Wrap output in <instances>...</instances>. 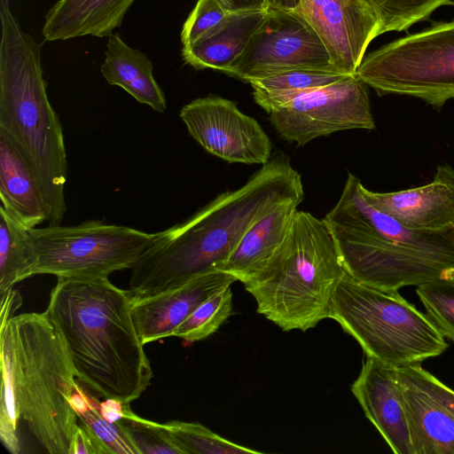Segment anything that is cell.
Wrapping results in <instances>:
<instances>
[{"mask_svg": "<svg viewBox=\"0 0 454 454\" xmlns=\"http://www.w3.org/2000/svg\"><path fill=\"white\" fill-rule=\"evenodd\" d=\"M366 200L407 228L427 231L454 230V168L437 167L425 185L393 192H375L363 187Z\"/></svg>", "mask_w": 454, "mask_h": 454, "instance_id": "9a60e30c", "label": "cell"}, {"mask_svg": "<svg viewBox=\"0 0 454 454\" xmlns=\"http://www.w3.org/2000/svg\"><path fill=\"white\" fill-rule=\"evenodd\" d=\"M376 15L380 34L403 31L450 0H364Z\"/></svg>", "mask_w": 454, "mask_h": 454, "instance_id": "4316f807", "label": "cell"}, {"mask_svg": "<svg viewBox=\"0 0 454 454\" xmlns=\"http://www.w3.org/2000/svg\"><path fill=\"white\" fill-rule=\"evenodd\" d=\"M231 12L265 11L268 0H221Z\"/></svg>", "mask_w": 454, "mask_h": 454, "instance_id": "e575fe53", "label": "cell"}, {"mask_svg": "<svg viewBox=\"0 0 454 454\" xmlns=\"http://www.w3.org/2000/svg\"><path fill=\"white\" fill-rule=\"evenodd\" d=\"M0 356L10 370L20 419L50 454H69L78 386L67 344L46 312L1 321Z\"/></svg>", "mask_w": 454, "mask_h": 454, "instance_id": "5b68a950", "label": "cell"}, {"mask_svg": "<svg viewBox=\"0 0 454 454\" xmlns=\"http://www.w3.org/2000/svg\"><path fill=\"white\" fill-rule=\"evenodd\" d=\"M0 130L31 168L45 202L47 222L67 212V159L61 122L43 76L41 44L26 33L8 0H0Z\"/></svg>", "mask_w": 454, "mask_h": 454, "instance_id": "277c9868", "label": "cell"}, {"mask_svg": "<svg viewBox=\"0 0 454 454\" xmlns=\"http://www.w3.org/2000/svg\"><path fill=\"white\" fill-rule=\"evenodd\" d=\"M356 75L380 96H408L441 109L454 98V20L382 45L364 57Z\"/></svg>", "mask_w": 454, "mask_h": 454, "instance_id": "9c48e42d", "label": "cell"}, {"mask_svg": "<svg viewBox=\"0 0 454 454\" xmlns=\"http://www.w3.org/2000/svg\"><path fill=\"white\" fill-rule=\"evenodd\" d=\"M363 187L348 173L339 200L323 219L351 277L387 292L454 278V230L407 228L373 207Z\"/></svg>", "mask_w": 454, "mask_h": 454, "instance_id": "3957f363", "label": "cell"}, {"mask_svg": "<svg viewBox=\"0 0 454 454\" xmlns=\"http://www.w3.org/2000/svg\"><path fill=\"white\" fill-rule=\"evenodd\" d=\"M265 13L266 10L230 12L208 35L182 49L184 60L196 69L225 73L242 53Z\"/></svg>", "mask_w": 454, "mask_h": 454, "instance_id": "44dd1931", "label": "cell"}, {"mask_svg": "<svg viewBox=\"0 0 454 454\" xmlns=\"http://www.w3.org/2000/svg\"><path fill=\"white\" fill-rule=\"evenodd\" d=\"M296 69L339 72L317 32L299 12L267 9L244 51L224 74L249 83Z\"/></svg>", "mask_w": 454, "mask_h": 454, "instance_id": "30bf717a", "label": "cell"}, {"mask_svg": "<svg viewBox=\"0 0 454 454\" xmlns=\"http://www.w3.org/2000/svg\"><path fill=\"white\" fill-rule=\"evenodd\" d=\"M135 0H59L43 27L47 41L92 35L110 36Z\"/></svg>", "mask_w": 454, "mask_h": 454, "instance_id": "ac0fdd59", "label": "cell"}, {"mask_svg": "<svg viewBox=\"0 0 454 454\" xmlns=\"http://www.w3.org/2000/svg\"><path fill=\"white\" fill-rule=\"evenodd\" d=\"M454 1V0H453Z\"/></svg>", "mask_w": 454, "mask_h": 454, "instance_id": "8d00e7d4", "label": "cell"}, {"mask_svg": "<svg viewBox=\"0 0 454 454\" xmlns=\"http://www.w3.org/2000/svg\"><path fill=\"white\" fill-rule=\"evenodd\" d=\"M329 317L359 343L367 357L394 368L421 364L449 347L428 316L398 291L372 287L346 270L334 289Z\"/></svg>", "mask_w": 454, "mask_h": 454, "instance_id": "52a82bcc", "label": "cell"}, {"mask_svg": "<svg viewBox=\"0 0 454 454\" xmlns=\"http://www.w3.org/2000/svg\"><path fill=\"white\" fill-rule=\"evenodd\" d=\"M337 71L296 69L250 82L258 106L270 114L300 94L335 82L345 76Z\"/></svg>", "mask_w": 454, "mask_h": 454, "instance_id": "603a6c76", "label": "cell"}, {"mask_svg": "<svg viewBox=\"0 0 454 454\" xmlns=\"http://www.w3.org/2000/svg\"><path fill=\"white\" fill-rule=\"evenodd\" d=\"M416 294L442 334L454 341V278L418 286Z\"/></svg>", "mask_w": 454, "mask_h": 454, "instance_id": "f1b7e54d", "label": "cell"}, {"mask_svg": "<svg viewBox=\"0 0 454 454\" xmlns=\"http://www.w3.org/2000/svg\"><path fill=\"white\" fill-rule=\"evenodd\" d=\"M301 201L279 206L255 223L243 236L218 270L243 284L254 278L285 242Z\"/></svg>", "mask_w": 454, "mask_h": 454, "instance_id": "e0dca14e", "label": "cell"}, {"mask_svg": "<svg viewBox=\"0 0 454 454\" xmlns=\"http://www.w3.org/2000/svg\"><path fill=\"white\" fill-rule=\"evenodd\" d=\"M179 116L198 144L225 161L263 165L272 156V143L262 127L231 100L199 98L184 105Z\"/></svg>", "mask_w": 454, "mask_h": 454, "instance_id": "7c38bea8", "label": "cell"}, {"mask_svg": "<svg viewBox=\"0 0 454 454\" xmlns=\"http://www.w3.org/2000/svg\"><path fill=\"white\" fill-rule=\"evenodd\" d=\"M28 234L32 263L27 278L51 274L76 279L108 278L132 269L153 238V233L99 220L29 228Z\"/></svg>", "mask_w": 454, "mask_h": 454, "instance_id": "ba28073f", "label": "cell"}, {"mask_svg": "<svg viewBox=\"0 0 454 454\" xmlns=\"http://www.w3.org/2000/svg\"><path fill=\"white\" fill-rule=\"evenodd\" d=\"M269 114L281 138L301 146L334 132L375 128L367 85L356 74L303 92Z\"/></svg>", "mask_w": 454, "mask_h": 454, "instance_id": "8fae6325", "label": "cell"}, {"mask_svg": "<svg viewBox=\"0 0 454 454\" xmlns=\"http://www.w3.org/2000/svg\"><path fill=\"white\" fill-rule=\"evenodd\" d=\"M324 43L333 67L356 74L380 22L364 0H301L295 9Z\"/></svg>", "mask_w": 454, "mask_h": 454, "instance_id": "4fadbf2b", "label": "cell"}, {"mask_svg": "<svg viewBox=\"0 0 454 454\" xmlns=\"http://www.w3.org/2000/svg\"><path fill=\"white\" fill-rule=\"evenodd\" d=\"M69 454H107V451L85 427L78 424L72 438Z\"/></svg>", "mask_w": 454, "mask_h": 454, "instance_id": "d6a6232c", "label": "cell"}, {"mask_svg": "<svg viewBox=\"0 0 454 454\" xmlns=\"http://www.w3.org/2000/svg\"><path fill=\"white\" fill-rule=\"evenodd\" d=\"M231 309L232 292L229 286L200 303L174 329L172 336L192 342L201 340L218 330L230 317Z\"/></svg>", "mask_w": 454, "mask_h": 454, "instance_id": "484cf974", "label": "cell"}, {"mask_svg": "<svg viewBox=\"0 0 454 454\" xmlns=\"http://www.w3.org/2000/svg\"><path fill=\"white\" fill-rule=\"evenodd\" d=\"M101 73L111 85L122 88L137 101L164 113L167 101L155 81L153 66L146 55L129 46L118 33L108 36Z\"/></svg>", "mask_w": 454, "mask_h": 454, "instance_id": "ffe728a7", "label": "cell"}, {"mask_svg": "<svg viewBox=\"0 0 454 454\" xmlns=\"http://www.w3.org/2000/svg\"><path fill=\"white\" fill-rule=\"evenodd\" d=\"M301 176L278 153L241 187L226 191L153 238L131 269L130 301L173 289L227 260L247 231L286 203L302 201Z\"/></svg>", "mask_w": 454, "mask_h": 454, "instance_id": "6da1fadb", "label": "cell"}, {"mask_svg": "<svg viewBox=\"0 0 454 454\" xmlns=\"http://www.w3.org/2000/svg\"><path fill=\"white\" fill-rule=\"evenodd\" d=\"M397 375L427 394L454 415V390L432 373L415 364L396 368Z\"/></svg>", "mask_w": 454, "mask_h": 454, "instance_id": "1f68e13d", "label": "cell"}, {"mask_svg": "<svg viewBox=\"0 0 454 454\" xmlns=\"http://www.w3.org/2000/svg\"><path fill=\"white\" fill-rule=\"evenodd\" d=\"M27 227L0 207V296L27 278L32 251Z\"/></svg>", "mask_w": 454, "mask_h": 454, "instance_id": "cb8c5ba5", "label": "cell"}, {"mask_svg": "<svg viewBox=\"0 0 454 454\" xmlns=\"http://www.w3.org/2000/svg\"><path fill=\"white\" fill-rule=\"evenodd\" d=\"M301 0H268L267 9L295 10Z\"/></svg>", "mask_w": 454, "mask_h": 454, "instance_id": "d590c367", "label": "cell"}, {"mask_svg": "<svg viewBox=\"0 0 454 454\" xmlns=\"http://www.w3.org/2000/svg\"><path fill=\"white\" fill-rule=\"evenodd\" d=\"M366 418L395 454H413L403 388L396 368L367 357L351 386Z\"/></svg>", "mask_w": 454, "mask_h": 454, "instance_id": "5bb4252c", "label": "cell"}, {"mask_svg": "<svg viewBox=\"0 0 454 454\" xmlns=\"http://www.w3.org/2000/svg\"><path fill=\"white\" fill-rule=\"evenodd\" d=\"M126 404L116 399L106 398L98 403V411L106 420L116 422L123 417Z\"/></svg>", "mask_w": 454, "mask_h": 454, "instance_id": "836d02e7", "label": "cell"}, {"mask_svg": "<svg viewBox=\"0 0 454 454\" xmlns=\"http://www.w3.org/2000/svg\"><path fill=\"white\" fill-rule=\"evenodd\" d=\"M98 401L77 413L81 425L85 427L105 447L107 454H138L137 450L117 422H110L98 411Z\"/></svg>", "mask_w": 454, "mask_h": 454, "instance_id": "f546056e", "label": "cell"}, {"mask_svg": "<svg viewBox=\"0 0 454 454\" xmlns=\"http://www.w3.org/2000/svg\"><path fill=\"white\" fill-rule=\"evenodd\" d=\"M129 436L138 454H184L162 424L140 418L125 405L123 417L116 421Z\"/></svg>", "mask_w": 454, "mask_h": 454, "instance_id": "83f0119b", "label": "cell"}, {"mask_svg": "<svg viewBox=\"0 0 454 454\" xmlns=\"http://www.w3.org/2000/svg\"><path fill=\"white\" fill-rule=\"evenodd\" d=\"M230 12L221 0H198L183 25V49L190 48L208 35Z\"/></svg>", "mask_w": 454, "mask_h": 454, "instance_id": "4dcf8cb0", "label": "cell"}, {"mask_svg": "<svg viewBox=\"0 0 454 454\" xmlns=\"http://www.w3.org/2000/svg\"><path fill=\"white\" fill-rule=\"evenodd\" d=\"M398 379L413 454H454V415L425 392L399 376Z\"/></svg>", "mask_w": 454, "mask_h": 454, "instance_id": "7402d4cb", "label": "cell"}, {"mask_svg": "<svg viewBox=\"0 0 454 454\" xmlns=\"http://www.w3.org/2000/svg\"><path fill=\"white\" fill-rule=\"evenodd\" d=\"M0 199L20 223L35 228L47 221V209L38 182L28 163L0 130Z\"/></svg>", "mask_w": 454, "mask_h": 454, "instance_id": "d6986e66", "label": "cell"}, {"mask_svg": "<svg viewBox=\"0 0 454 454\" xmlns=\"http://www.w3.org/2000/svg\"><path fill=\"white\" fill-rule=\"evenodd\" d=\"M45 312L67 344L75 377L93 394L130 403L150 386L153 372L128 290L108 278H59Z\"/></svg>", "mask_w": 454, "mask_h": 454, "instance_id": "7a4b0ae2", "label": "cell"}, {"mask_svg": "<svg viewBox=\"0 0 454 454\" xmlns=\"http://www.w3.org/2000/svg\"><path fill=\"white\" fill-rule=\"evenodd\" d=\"M344 272L323 220L296 210L285 242L244 286L259 314L283 331L305 332L329 318L332 297Z\"/></svg>", "mask_w": 454, "mask_h": 454, "instance_id": "8992f818", "label": "cell"}, {"mask_svg": "<svg viewBox=\"0 0 454 454\" xmlns=\"http://www.w3.org/2000/svg\"><path fill=\"white\" fill-rule=\"evenodd\" d=\"M184 454H258L232 442L197 422L170 420L162 424Z\"/></svg>", "mask_w": 454, "mask_h": 454, "instance_id": "d4e9b609", "label": "cell"}, {"mask_svg": "<svg viewBox=\"0 0 454 454\" xmlns=\"http://www.w3.org/2000/svg\"><path fill=\"white\" fill-rule=\"evenodd\" d=\"M236 278L221 270L199 275L164 293L131 301L133 319L144 344L172 336V332L200 303Z\"/></svg>", "mask_w": 454, "mask_h": 454, "instance_id": "2e32d148", "label": "cell"}]
</instances>
